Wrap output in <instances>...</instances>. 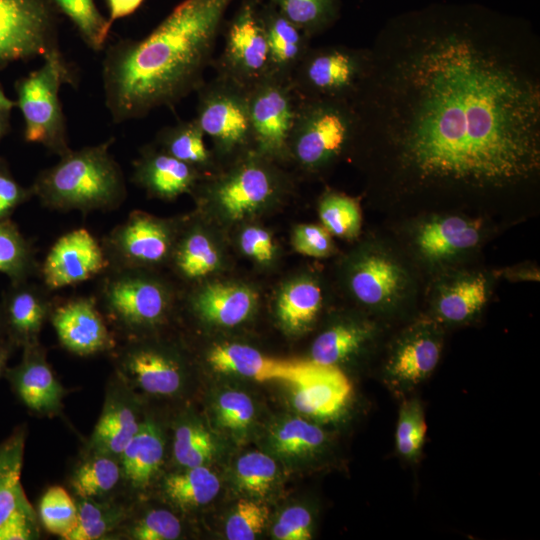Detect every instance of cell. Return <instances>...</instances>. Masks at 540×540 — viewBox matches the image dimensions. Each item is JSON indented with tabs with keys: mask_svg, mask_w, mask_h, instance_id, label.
Returning <instances> with one entry per match:
<instances>
[{
	"mask_svg": "<svg viewBox=\"0 0 540 540\" xmlns=\"http://www.w3.org/2000/svg\"><path fill=\"white\" fill-rule=\"evenodd\" d=\"M507 278L511 280H526V281H538L539 280V270L536 268L522 267L513 270L506 271Z\"/></svg>",
	"mask_w": 540,
	"mask_h": 540,
	"instance_id": "obj_55",
	"label": "cell"
},
{
	"mask_svg": "<svg viewBox=\"0 0 540 540\" xmlns=\"http://www.w3.org/2000/svg\"><path fill=\"white\" fill-rule=\"evenodd\" d=\"M21 361L6 368L8 379L18 399L32 412L53 416L62 409L67 391L56 378L39 342L22 348Z\"/></svg>",
	"mask_w": 540,
	"mask_h": 540,
	"instance_id": "obj_22",
	"label": "cell"
},
{
	"mask_svg": "<svg viewBox=\"0 0 540 540\" xmlns=\"http://www.w3.org/2000/svg\"><path fill=\"white\" fill-rule=\"evenodd\" d=\"M49 320L59 343L73 354L90 356L116 347L114 334L94 296L56 299Z\"/></svg>",
	"mask_w": 540,
	"mask_h": 540,
	"instance_id": "obj_18",
	"label": "cell"
},
{
	"mask_svg": "<svg viewBox=\"0 0 540 540\" xmlns=\"http://www.w3.org/2000/svg\"><path fill=\"white\" fill-rule=\"evenodd\" d=\"M10 113L11 111L0 112V141L6 135L10 128Z\"/></svg>",
	"mask_w": 540,
	"mask_h": 540,
	"instance_id": "obj_57",
	"label": "cell"
},
{
	"mask_svg": "<svg viewBox=\"0 0 540 540\" xmlns=\"http://www.w3.org/2000/svg\"><path fill=\"white\" fill-rule=\"evenodd\" d=\"M78 525L67 540H97L110 535L126 519L123 505L95 498L75 497Z\"/></svg>",
	"mask_w": 540,
	"mask_h": 540,
	"instance_id": "obj_37",
	"label": "cell"
},
{
	"mask_svg": "<svg viewBox=\"0 0 540 540\" xmlns=\"http://www.w3.org/2000/svg\"><path fill=\"white\" fill-rule=\"evenodd\" d=\"M59 13L73 23L84 43L92 50L101 51L109 35L111 24L94 0H52Z\"/></svg>",
	"mask_w": 540,
	"mask_h": 540,
	"instance_id": "obj_40",
	"label": "cell"
},
{
	"mask_svg": "<svg viewBox=\"0 0 540 540\" xmlns=\"http://www.w3.org/2000/svg\"><path fill=\"white\" fill-rule=\"evenodd\" d=\"M213 370L232 373L258 381L282 380L300 384L316 373L322 364L312 360H285L271 358L243 344L216 345L207 354Z\"/></svg>",
	"mask_w": 540,
	"mask_h": 540,
	"instance_id": "obj_20",
	"label": "cell"
},
{
	"mask_svg": "<svg viewBox=\"0 0 540 540\" xmlns=\"http://www.w3.org/2000/svg\"><path fill=\"white\" fill-rule=\"evenodd\" d=\"M292 243L298 253L315 258L327 257L333 251L331 234L323 226L313 224L297 226Z\"/></svg>",
	"mask_w": 540,
	"mask_h": 540,
	"instance_id": "obj_50",
	"label": "cell"
},
{
	"mask_svg": "<svg viewBox=\"0 0 540 540\" xmlns=\"http://www.w3.org/2000/svg\"><path fill=\"white\" fill-rule=\"evenodd\" d=\"M312 517L301 506L285 509L273 526V535L278 540H309L312 538Z\"/></svg>",
	"mask_w": 540,
	"mask_h": 540,
	"instance_id": "obj_51",
	"label": "cell"
},
{
	"mask_svg": "<svg viewBox=\"0 0 540 540\" xmlns=\"http://www.w3.org/2000/svg\"><path fill=\"white\" fill-rule=\"evenodd\" d=\"M156 141L161 150L197 170L209 166L212 160L204 143V133L195 119L164 127Z\"/></svg>",
	"mask_w": 540,
	"mask_h": 540,
	"instance_id": "obj_36",
	"label": "cell"
},
{
	"mask_svg": "<svg viewBox=\"0 0 540 540\" xmlns=\"http://www.w3.org/2000/svg\"><path fill=\"white\" fill-rule=\"evenodd\" d=\"M375 327L368 322H342L323 331L313 342L311 360L336 366L345 361L370 340Z\"/></svg>",
	"mask_w": 540,
	"mask_h": 540,
	"instance_id": "obj_31",
	"label": "cell"
},
{
	"mask_svg": "<svg viewBox=\"0 0 540 540\" xmlns=\"http://www.w3.org/2000/svg\"><path fill=\"white\" fill-rule=\"evenodd\" d=\"M215 451L209 432L193 422H183L175 430L173 454L176 462L184 468L202 466Z\"/></svg>",
	"mask_w": 540,
	"mask_h": 540,
	"instance_id": "obj_44",
	"label": "cell"
},
{
	"mask_svg": "<svg viewBox=\"0 0 540 540\" xmlns=\"http://www.w3.org/2000/svg\"><path fill=\"white\" fill-rule=\"evenodd\" d=\"M115 361L119 377L148 394L170 396L182 387L181 363L161 347L132 338L116 350Z\"/></svg>",
	"mask_w": 540,
	"mask_h": 540,
	"instance_id": "obj_19",
	"label": "cell"
},
{
	"mask_svg": "<svg viewBox=\"0 0 540 540\" xmlns=\"http://www.w3.org/2000/svg\"><path fill=\"white\" fill-rule=\"evenodd\" d=\"M39 266L32 242L11 218L0 220V273L16 283L38 276Z\"/></svg>",
	"mask_w": 540,
	"mask_h": 540,
	"instance_id": "obj_33",
	"label": "cell"
},
{
	"mask_svg": "<svg viewBox=\"0 0 540 540\" xmlns=\"http://www.w3.org/2000/svg\"><path fill=\"white\" fill-rule=\"evenodd\" d=\"M276 473L275 461L262 452L255 451L243 455L235 466V476L239 487L257 496H264L270 490Z\"/></svg>",
	"mask_w": 540,
	"mask_h": 540,
	"instance_id": "obj_45",
	"label": "cell"
},
{
	"mask_svg": "<svg viewBox=\"0 0 540 540\" xmlns=\"http://www.w3.org/2000/svg\"><path fill=\"white\" fill-rule=\"evenodd\" d=\"M352 386L337 366L321 365L306 381L294 385L292 402L295 409L316 419H330L346 406Z\"/></svg>",
	"mask_w": 540,
	"mask_h": 540,
	"instance_id": "obj_28",
	"label": "cell"
},
{
	"mask_svg": "<svg viewBox=\"0 0 540 540\" xmlns=\"http://www.w3.org/2000/svg\"><path fill=\"white\" fill-rule=\"evenodd\" d=\"M442 335L433 320H422L408 328L396 341L386 364L387 376L399 385H415L437 366Z\"/></svg>",
	"mask_w": 540,
	"mask_h": 540,
	"instance_id": "obj_23",
	"label": "cell"
},
{
	"mask_svg": "<svg viewBox=\"0 0 540 540\" xmlns=\"http://www.w3.org/2000/svg\"><path fill=\"white\" fill-rule=\"evenodd\" d=\"M355 115L349 100L299 98L289 138V156L309 172H319L350 151Z\"/></svg>",
	"mask_w": 540,
	"mask_h": 540,
	"instance_id": "obj_5",
	"label": "cell"
},
{
	"mask_svg": "<svg viewBox=\"0 0 540 540\" xmlns=\"http://www.w3.org/2000/svg\"><path fill=\"white\" fill-rule=\"evenodd\" d=\"M33 197L31 187L19 184L5 159L0 157V220L10 219L17 207Z\"/></svg>",
	"mask_w": 540,
	"mask_h": 540,
	"instance_id": "obj_52",
	"label": "cell"
},
{
	"mask_svg": "<svg viewBox=\"0 0 540 540\" xmlns=\"http://www.w3.org/2000/svg\"><path fill=\"white\" fill-rule=\"evenodd\" d=\"M164 458V439L150 420L141 423L137 433L119 455L122 478L136 490H143L158 473Z\"/></svg>",
	"mask_w": 540,
	"mask_h": 540,
	"instance_id": "obj_30",
	"label": "cell"
},
{
	"mask_svg": "<svg viewBox=\"0 0 540 540\" xmlns=\"http://www.w3.org/2000/svg\"><path fill=\"white\" fill-rule=\"evenodd\" d=\"M113 138L70 150L42 170L30 186L33 196L52 210L110 211L126 199L124 174L109 149Z\"/></svg>",
	"mask_w": 540,
	"mask_h": 540,
	"instance_id": "obj_3",
	"label": "cell"
},
{
	"mask_svg": "<svg viewBox=\"0 0 540 540\" xmlns=\"http://www.w3.org/2000/svg\"><path fill=\"white\" fill-rule=\"evenodd\" d=\"M3 338H5V335H4L3 322H2L1 312H0V340Z\"/></svg>",
	"mask_w": 540,
	"mask_h": 540,
	"instance_id": "obj_59",
	"label": "cell"
},
{
	"mask_svg": "<svg viewBox=\"0 0 540 540\" xmlns=\"http://www.w3.org/2000/svg\"><path fill=\"white\" fill-rule=\"evenodd\" d=\"M409 259L384 241L369 245L349 267L348 288L352 296L382 313L406 306L418 293L416 271Z\"/></svg>",
	"mask_w": 540,
	"mask_h": 540,
	"instance_id": "obj_7",
	"label": "cell"
},
{
	"mask_svg": "<svg viewBox=\"0 0 540 540\" xmlns=\"http://www.w3.org/2000/svg\"><path fill=\"white\" fill-rule=\"evenodd\" d=\"M259 15L268 44L270 75L291 81L296 68L311 48L312 38L270 2L261 0Z\"/></svg>",
	"mask_w": 540,
	"mask_h": 540,
	"instance_id": "obj_26",
	"label": "cell"
},
{
	"mask_svg": "<svg viewBox=\"0 0 540 540\" xmlns=\"http://www.w3.org/2000/svg\"><path fill=\"white\" fill-rule=\"evenodd\" d=\"M94 295L108 323L123 335L160 324L171 307V292L147 269L108 268L99 276Z\"/></svg>",
	"mask_w": 540,
	"mask_h": 540,
	"instance_id": "obj_4",
	"label": "cell"
},
{
	"mask_svg": "<svg viewBox=\"0 0 540 540\" xmlns=\"http://www.w3.org/2000/svg\"><path fill=\"white\" fill-rule=\"evenodd\" d=\"M426 422L418 400L405 401L400 408L396 427V447L407 459L415 458L424 444Z\"/></svg>",
	"mask_w": 540,
	"mask_h": 540,
	"instance_id": "obj_46",
	"label": "cell"
},
{
	"mask_svg": "<svg viewBox=\"0 0 540 540\" xmlns=\"http://www.w3.org/2000/svg\"><path fill=\"white\" fill-rule=\"evenodd\" d=\"M182 525L179 518L166 509H152L134 521L127 535L134 540H175Z\"/></svg>",
	"mask_w": 540,
	"mask_h": 540,
	"instance_id": "obj_47",
	"label": "cell"
},
{
	"mask_svg": "<svg viewBox=\"0 0 540 540\" xmlns=\"http://www.w3.org/2000/svg\"><path fill=\"white\" fill-rule=\"evenodd\" d=\"M52 0H0V69L35 57H63Z\"/></svg>",
	"mask_w": 540,
	"mask_h": 540,
	"instance_id": "obj_9",
	"label": "cell"
},
{
	"mask_svg": "<svg viewBox=\"0 0 540 540\" xmlns=\"http://www.w3.org/2000/svg\"><path fill=\"white\" fill-rule=\"evenodd\" d=\"M458 211H432L409 231V257L429 270H449L474 254L488 235L487 221Z\"/></svg>",
	"mask_w": 540,
	"mask_h": 540,
	"instance_id": "obj_8",
	"label": "cell"
},
{
	"mask_svg": "<svg viewBox=\"0 0 540 540\" xmlns=\"http://www.w3.org/2000/svg\"><path fill=\"white\" fill-rule=\"evenodd\" d=\"M209 188V195L229 218L238 220L258 210L276 194L280 178L267 158L254 149Z\"/></svg>",
	"mask_w": 540,
	"mask_h": 540,
	"instance_id": "obj_16",
	"label": "cell"
},
{
	"mask_svg": "<svg viewBox=\"0 0 540 540\" xmlns=\"http://www.w3.org/2000/svg\"><path fill=\"white\" fill-rule=\"evenodd\" d=\"M240 247L249 257L260 263L272 260L274 244L271 235L259 227H248L240 236Z\"/></svg>",
	"mask_w": 540,
	"mask_h": 540,
	"instance_id": "obj_53",
	"label": "cell"
},
{
	"mask_svg": "<svg viewBox=\"0 0 540 540\" xmlns=\"http://www.w3.org/2000/svg\"><path fill=\"white\" fill-rule=\"evenodd\" d=\"M313 38L333 27L341 16V0H265Z\"/></svg>",
	"mask_w": 540,
	"mask_h": 540,
	"instance_id": "obj_38",
	"label": "cell"
},
{
	"mask_svg": "<svg viewBox=\"0 0 540 540\" xmlns=\"http://www.w3.org/2000/svg\"><path fill=\"white\" fill-rule=\"evenodd\" d=\"M235 1L182 0L146 37L111 44L101 75L112 121L141 119L196 92Z\"/></svg>",
	"mask_w": 540,
	"mask_h": 540,
	"instance_id": "obj_2",
	"label": "cell"
},
{
	"mask_svg": "<svg viewBox=\"0 0 540 540\" xmlns=\"http://www.w3.org/2000/svg\"><path fill=\"white\" fill-rule=\"evenodd\" d=\"M322 301L320 285L310 279H300L281 291L277 300V315L287 330L302 331L313 323Z\"/></svg>",
	"mask_w": 540,
	"mask_h": 540,
	"instance_id": "obj_32",
	"label": "cell"
},
{
	"mask_svg": "<svg viewBox=\"0 0 540 540\" xmlns=\"http://www.w3.org/2000/svg\"><path fill=\"white\" fill-rule=\"evenodd\" d=\"M122 478L119 457L93 452L73 472L70 480L75 497L100 499Z\"/></svg>",
	"mask_w": 540,
	"mask_h": 540,
	"instance_id": "obj_35",
	"label": "cell"
},
{
	"mask_svg": "<svg viewBox=\"0 0 540 540\" xmlns=\"http://www.w3.org/2000/svg\"><path fill=\"white\" fill-rule=\"evenodd\" d=\"M267 519V507L241 499L226 522V537L229 540H253L262 532Z\"/></svg>",
	"mask_w": 540,
	"mask_h": 540,
	"instance_id": "obj_48",
	"label": "cell"
},
{
	"mask_svg": "<svg viewBox=\"0 0 540 540\" xmlns=\"http://www.w3.org/2000/svg\"><path fill=\"white\" fill-rule=\"evenodd\" d=\"M324 441L323 431L301 418L284 421L272 432L271 436L275 451L287 456L311 453L317 450Z\"/></svg>",
	"mask_w": 540,
	"mask_h": 540,
	"instance_id": "obj_43",
	"label": "cell"
},
{
	"mask_svg": "<svg viewBox=\"0 0 540 540\" xmlns=\"http://www.w3.org/2000/svg\"><path fill=\"white\" fill-rule=\"evenodd\" d=\"M189 302L196 315L203 320L232 327L249 317L257 296L242 285L208 284L195 292Z\"/></svg>",
	"mask_w": 540,
	"mask_h": 540,
	"instance_id": "obj_29",
	"label": "cell"
},
{
	"mask_svg": "<svg viewBox=\"0 0 540 540\" xmlns=\"http://www.w3.org/2000/svg\"><path fill=\"white\" fill-rule=\"evenodd\" d=\"M175 238V230L168 221L133 211L100 242L108 268L148 269L171 258Z\"/></svg>",
	"mask_w": 540,
	"mask_h": 540,
	"instance_id": "obj_13",
	"label": "cell"
},
{
	"mask_svg": "<svg viewBox=\"0 0 540 540\" xmlns=\"http://www.w3.org/2000/svg\"><path fill=\"white\" fill-rule=\"evenodd\" d=\"M16 105V101H12L6 96L2 88L0 87V112L11 111Z\"/></svg>",
	"mask_w": 540,
	"mask_h": 540,
	"instance_id": "obj_58",
	"label": "cell"
},
{
	"mask_svg": "<svg viewBox=\"0 0 540 540\" xmlns=\"http://www.w3.org/2000/svg\"><path fill=\"white\" fill-rule=\"evenodd\" d=\"M490 283L480 271H451L439 275L430 291L434 317L458 324L474 318L488 301Z\"/></svg>",
	"mask_w": 540,
	"mask_h": 540,
	"instance_id": "obj_24",
	"label": "cell"
},
{
	"mask_svg": "<svg viewBox=\"0 0 540 540\" xmlns=\"http://www.w3.org/2000/svg\"><path fill=\"white\" fill-rule=\"evenodd\" d=\"M177 272L185 279H200L213 272L219 256L209 237L198 230L188 232L174 245L171 255Z\"/></svg>",
	"mask_w": 540,
	"mask_h": 540,
	"instance_id": "obj_39",
	"label": "cell"
},
{
	"mask_svg": "<svg viewBox=\"0 0 540 540\" xmlns=\"http://www.w3.org/2000/svg\"><path fill=\"white\" fill-rule=\"evenodd\" d=\"M382 205L489 210L540 179V41L525 18L435 2L389 18L349 100Z\"/></svg>",
	"mask_w": 540,
	"mask_h": 540,
	"instance_id": "obj_1",
	"label": "cell"
},
{
	"mask_svg": "<svg viewBox=\"0 0 540 540\" xmlns=\"http://www.w3.org/2000/svg\"><path fill=\"white\" fill-rule=\"evenodd\" d=\"M163 490L177 506L191 508L212 501L220 490V481L215 473L202 465L168 475Z\"/></svg>",
	"mask_w": 540,
	"mask_h": 540,
	"instance_id": "obj_34",
	"label": "cell"
},
{
	"mask_svg": "<svg viewBox=\"0 0 540 540\" xmlns=\"http://www.w3.org/2000/svg\"><path fill=\"white\" fill-rule=\"evenodd\" d=\"M261 0H239L223 26L224 46L213 60L216 74L251 88L270 75L269 50L260 20Z\"/></svg>",
	"mask_w": 540,
	"mask_h": 540,
	"instance_id": "obj_11",
	"label": "cell"
},
{
	"mask_svg": "<svg viewBox=\"0 0 540 540\" xmlns=\"http://www.w3.org/2000/svg\"><path fill=\"white\" fill-rule=\"evenodd\" d=\"M144 0H107L109 8V22L112 25L115 20L134 13Z\"/></svg>",
	"mask_w": 540,
	"mask_h": 540,
	"instance_id": "obj_54",
	"label": "cell"
},
{
	"mask_svg": "<svg viewBox=\"0 0 540 540\" xmlns=\"http://www.w3.org/2000/svg\"><path fill=\"white\" fill-rule=\"evenodd\" d=\"M43 284L11 283L2 294L0 312L5 338L16 348L39 342L40 332L49 320L56 298Z\"/></svg>",
	"mask_w": 540,
	"mask_h": 540,
	"instance_id": "obj_21",
	"label": "cell"
},
{
	"mask_svg": "<svg viewBox=\"0 0 540 540\" xmlns=\"http://www.w3.org/2000/svg\"><path fill=\"white\" fill-rule=\"evenodd\" d=\"M299 97L291 81L269 75L249 88L254 150L266 158L289 156Z\"/></svg>",
	"mask_w": 540,
	"mask_h": 540,
	"instance_id": "obj_14",
	"label": "cell"
},
{
	"mask_svg": "<svg viewBox=\"0 0 540 540\" xmlns=\"http://www.w3.org/2000/svg\"><path fill=\"white\" fill-rule=\"evenodd\" d=\"M194 118L213 141L217 151L229 155L253 145L249 112V89L215 75L196 90Z\"/></svg>",
	"mask_w": 540,
	"mask_h": 540,
	"instance_id": "obj_10",
	"label": "cell"
},
{
	"mask_svg": "<svg viewBox=\"0 0 540 540\" xmlns=\"http://www.w3.org/2000/svg\"><path fill=\"white\" fill-rule=\"evenodd\" d=\"M121 382L122 385L107 392L103 410L91 436L92 452L119 457L141 426L133 399L126 391V383L122 379Z\"/></svg>",
	"mask_w": 540,
	"mask_h": 540,
	"instance_id": "obj_27",
	"label": "cell"
},
{
	"mask_svg": "<svg viewBox=\"0 0 540 540\" xmlns=\"http://www.w3.org/2000/svg\"><path fill=\"white\" fill-rule=\"evenodd\" d=\"M216 411L220 425L234 431L246 429L255 414L251 398L235 390L226 391L219 396Z\"/></svg>",
	"mask_w": 540,
	"mask_h": 540,
	"instance_id": "obj_49",
	"label": "cell"
},
{
	"mask_svg": "<svg viewBox=\"0 0 540 540\" xmlns=\"http://www.w3.org/2000/svg\"><path fill=\"white\" fill-rule=\"evenodd\" d=\"M37 515L46 531L65 540L78 525L75 499L62 486H51L44 492Z\"/></svg>",
	"mask_w": 540,
	"mask_h": 540,
	"instance_id": "obj_42",
	"label": "cell"
},
{
	"mask_svg": "<svg viewBox=\"0 0 540 540\" xmlns=\"http://www.w3.org/2000/svg\"><path fill=\"white\" fill-rule=\"evenodd\" d=\"M15 348L6 338L0 340V377L4 374L8 360Z\"/></svg>",
	"mask_w": 540,
	"mask_h": 540,
	"instance_id": "obj_56",
	"label": "cell"
},
{
	"mask_svg": "<svg viewBox=\"0 0 540 540\" xmlns=\"http://www.w3.org/2000/svg\"><path fill=\"white\" fill-rule=\"evenodd\" d=\"M109 267L101 242L86 228L60 236L39 266L38 276L50 291L100 276Z\"/></svg>",
	"mask_w": 540,
	"mask_h": 540,
	"instance_id": "obj_17",
	"label": "cell"
},
{
	"mask_svg": "<svg viewBox=\"0 0 540 540\" xmlns=\"http://www.w3.org/2000/svg\"><path fill=\"white\" fill-rule=\"evenodd\" d=\"M322 226L332 235L352 239L361 229L362 216L358 201L343 193L327 192L319 204Z\"/></svg>",
	"mask_w": 540,
	"mask_h": 540,
	"instance_id": "obj_41",
	"label": "cell"
},
{
	"mask_svg": "<svg viewBox=\"0 0 540 540\" xmlns=\"http://www.w3.org/2000/svg\"><path fill=\"white\" fill-rule=\"evenodd\" d=\"M368 63V48L330 45L310 48L292 78L302 99L350 100L358 89Z\"/></svg>",
	"mask_w": 540,
	"mask_h": 540,
	"instance_id": "obj_12",
	"label": "cell"
},
{
	"mask_svg": "<svg viewBox=\"0 0 540 540\" xmlns=\"http://www.w3.org/2000/svg\"><path fill=\"white\" fill-rule=\"evenodd\" d=\"M63 84H76L73 68L63 57L44 64L15 83L16 105L24 119V140L61 157L68 153V132L59 99Z\"/></svg>",
	"mask_w": 540,
	"mask_h": 540,
	"instance_id": "obj_6",
	"label": "cell"
},
{
	"mask_svg": "<svg viewBox=\"0 0 540 540\" xmlns=\"http://www.w3.org/2000/svg\"><path fill=\"white\" fill-rule=\"evenodd\" d=\"M27 429L16 427L0 443V540H35L40 536L37 512L21 482Z\"/></svg>",
	"mask_w": 540,
	"mask_h": 540,
	"instance_id": "obj_15",
	"label": "cell"
},
{
	"mask_svg": "<svg viewBox=\"0 0 540 540\" xmlns=\"http://www.w3.org/2000/svg\"><path fill=\"white\" fill-rule=\"evenodd\" d=\"M198 170L176 159L158 146L141 150L133 163L132 180L149 194L172 199L190 191L197 180Z\"/></svg>",
	"mask_w": 540,
	"mask_h": 540,
	"instance_id": "obj_25",
	"label": "cell"
}]
</instances>
